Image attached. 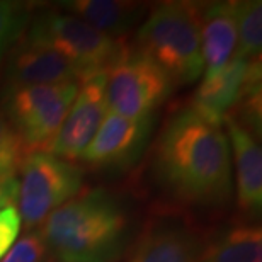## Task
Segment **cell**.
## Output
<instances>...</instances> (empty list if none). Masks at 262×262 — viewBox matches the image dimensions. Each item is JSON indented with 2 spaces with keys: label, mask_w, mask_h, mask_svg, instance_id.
<instances>
[{
  "label": "cell",
  "mask_w": 262,
  "mask_h": 262,
  "mask_svg": "<svg viewBox=\"0 0 262 262\" xmlns=\"http://www.w3.org/2000/svg\"><path fill=\"white\" fill-rule=\"evenodd\" d=\"M208 237L179 214H159L133 238L126 262H201Z\"/></svg>",
  "instance_id": "9c48e42d"
},
{
  "label": "cell",
  "mask_w": 262,
  "mask_h": 262,
  "mask_svg": "<svg viewBox=\"0 0 262 262\" xmlns=\"http://www.w3.org/2000/svg\"><path fill=\"white\" fill-rule=\"evenodd\" d=\"M17 211L24 227L39 230L55 209L75 198L83 187V170L50 151L26 154L19 167Z\"/></svg>",
  "instance_id": "5b68a950"
},
{
  "label": "cell",
  "mask_w": 262,
  "mask_h": 262,
  "mask_svg": "<svg viewBox=\"0 0 262 262\" xmlns=\"http://www.w3.org/2000/svg\"><path fill=\"white\" fill-rule=\"evenodd\" d=\"M61 7L113 39H124L148 10L145 4L118 0H70Z\"/></svg>",
  "instance_id": "9a60e30c"
},
{
  "label": "cell",
  "mask_w": 262,
  "mask_h": 262,
  "mask_svg": "<svg viewBox=\"0 0 262 262\" xmlns=\"http://www.w3.org/2000/svg\"><path fill=\"white\" fill-rule=\"evenodd\" d=\"M237 10V51L235 55L249 61L260 60L262 51V2H235Z\"/></svg>",
  "instance_id": "e0dca14e"
},
{
  "label": "cell",
  "mask_w": 262,
  "mask_h": 262,
  "mask_svg": "<svg viewBox=\"0 0 262 262\" xmlns=\"http://www.w3.org/2000/svg\"><path fill=\"white\" fill-rule=\"evenodd\" d=\"M255 61H249L235 55L222 72L201 82L192 96L189 107L206 123L222 128L225 116L235 107L242 96Z\"/></svg>",
  "instance_id": "4fadbf2b"
},
{
  "label": "cell",
  "mask_w": 262,
  "mask_h": 262,
  "mask_svg": "<svg viewBox=\"0 0 262 262\" xmlns=\"http://www.w3.org/2000/svg\"><path fill=\"white\" fill-rule=\"evenodd\" d=\"M109 111L106 92V73H99L80 82L78 92L61 123L58 133L46 146L60 159L75 162L96 136Z\"/></svg>",
  "instance_id": "30bf717a"
},
{
  "label": "cell",
  "mask_w": 262,
  "mask_h": 262,
  "mask_svg": "<svg viewBox=\"0 0 262 262\" xmlns=\"http://www.w3.org/2000/svg\"><path fill=\"white\" fill-rule=\"evenodd\" d=\"M223 124L228 129L230 143L233 150L235 186L237 204L242 214L250 222L260 216L262 211V150L259 140L249 133L232 116H225Z\"/></svg>",
  "instance_id": "7c38bea8"
},
{
  "label": "cell",
  "mask_w": 262,
  "mask_h": 262,
  "mask_svg": "<svg viewBox=\"0 0 262 262\" xmlns=\"http://www.w3.org/2000/svg\"><path fill=\"white\" fill-rule=\"evenodd\" d=\"M39 233L58 262H119L133 242V220L118 194L89 187L55 209Z\"/></svg>",
  "instance_id": "7a4b0ae2"
},
{
  "label": "cell",
  "mask_w": 262,
  "mask_h": 262,
  "mask_svg": "<svg viewBox=\"0 0 262 262\" xmlns=\"http://www.w3.org/2000/svg\"><path fill=\"white\" fill-rule=\"evenodd\" d=\"M155 121L157 116L133 119L107 111L96 136L78 160L101 172L119 174L129 170L145 154Z\"/></svg>",
  "instance_id": "ba28073f"
},
{
  "label": "cell",
  "mask_w": 262,
  "mask_h": 262,
  "mask_svg": "<svg viewBox=\"0 0 262 262\" xmlns=\"http://www.w3.org/2000/svg\"><path fill=\"white\" fill-rule=\"evenodd\" d=\"M201 51L203 80L227 67L237 51V10L235 2L201 4Z\"/></svg>",
  "instance_id": "5bb4252c"
},
{
  "label": "cell",
  "mask_w": 262,
  "mask_h": 262,
  "mask_svg": "<svg viewBox=\"0 0 262 262\" xmlns=\"http://www.w3.org/2000/svg\"><path fill=\"white\" fill-rule=\"evenodd\" d=\"M28 19V5L0 0V63L15 41L24 34L26 24L29 23Z\"/></svg>",
  "instance_id": "ac0fdd59"
},
{
  "label": "cell",
  "mask_w": 262,
  "mask_h": 262,
  "mask_svg": "<svg viewBox=\"0 0 262 262\" xmlns=\"http://www.w3.org/2000/svg\"><path fill=\"white\" fill-rule=\"evenodd\" d=\"M232 151L223 128L192 109L172 113L151 150V177L172 204L216 211L233 198Z\"/></svg>",
  "instance_id": "6da1fadb"
},
{
  "label": "cell",
  "mask_w": 262,
  "mask_h": 262,
  "mask_svg": "<svg viewBox=\"0 0 262 262\" xmlns=\"http://www.w3.org/2000/svg\"><path fill=\"white\" fill-rule=\"evenodd\" d=\"M26 39L53 50L77 72L80 82L106 70L121 53L124 39H113L67 12L46 10L31 20Z\"/></svg>",
  "instance_id": "277c9868"
},
{
  "label": "cell",
  "mask_w": 262,
  "mask_h": 262,
  "mask_svg": "<svg viewBox=\"0 0 262 262\" xmlns=\"http://www.w3.org/2000/svg\"><path fill=\"white\" fill-rule=\"evenodd\" d=\"M77 82L26 87L2 94V114L26 154L46 150L78 92Z\"/></svg>",
  "instance_id": "52a82bcc"
},
{
  "label": "cell",
  "mask_w": 262,
  "mask_h": 262,
  "mask_svg": "<svg viewBox=\"0 0 262 262\" xmlns=\"http://www.w3.org/2000/svg\"><path fill=\"white\" fill-rule=\"evenodd\" d=\"M176 83L154 60L124 43L121 53L106 70L109 111L124 118L157 116V109L174 92Z\"/></svg>",
  "instance_id": "8992f818"
},
{
  "label": "cell",
  "mask_w": 262,
  "mask_h": 262,
  "mask_svg": "<svg viewBox=\"0 0 262 262\" xmlns=\"http://www.w3.org/2000/svg\"><path fill=\"white\" fill-rule=\"evenodd\" d=\"M65 82L80 83V78L73 67L53 50L26 39L24 34L9 50L2 94Z\"/></svg>",
  "instance_id": "8fae6325"
},
{
  "label": "cell",
  "mask_w": 262,
  "mask_h": 262,
  "mask_svg": "<svg viewBox=\"0 0 262 262\" xmlns=\"http://www.w3.org/2000/svg\"><path fill=\"white\" fill-rule=\"evenodd\" d=\"M19 192V179L17 176L4 177L0 176V209L15 204Z\"/></svg>",
  "instance_id": "7402d4cb"
},
{
  "label": "cell",
  "mask_w": 262,
  "mask_h": 262,
  "mask_svg": "<svg viewBox=\"0 0 262 262\" xmlns=\"http://www.w3.org/2000/svg\"><path fill=\"white\" fill-rule=\"evenodd\" d=\"M201 4L162 2L136 31L135 48L151 58L176 85L194 83L203 75Z\"/></svg>",
  "instance_id": "3957f363"
},
{
  "label": "cell",
  "mask_w": 262,
  "mask_h": 262,
  "mask_svg": "<svg viewBox=\"0 0 262 262\" xmlns=\"http://www.w3.org/2000/svg\"><path fill=\"white\" fill-rule=\"evenodd\" d=\"M24 155L26 151L19 136L0 113V176H17Z\"/></svg>",
  "instance_id": "d6986e66"
},
{
  "label": "cell",
  "mask_w": 262,
  "mask_h": 262,
  "mask_svg": "<svg viewBox=\"0 0 262 262\" xmlns=\"http://www.w3.org/2000/svg\"><path fill=\"white\" fill-rule=\"evenodd\" d=\"M23 230V220L15 204L0 209V259H4L12 245L17 242Z\"/></svg>",
  "instance_id": "44dd1931"
},
{
  "label": "cell",
  "mask_w": 262,
  "mask_h": 262,
  "mask_svg": "<svg viewBox=\"0 0 262 262\" xmlns=\"http://www.w3.org/2000/svg\"><path fill=\"white\" fill-rule=\"evenodd\" d=\"M201 262H262V228L235 222L208 238Z\"/></svg>",
  "instance_id": "2e32d148"
},
{
  "label": "cell",
  "mask_w": 262,
  "mask_h": 262,
  "mask_svg": "<svg viewBox=\"0 0 262 262\" xmlns=\"http://www.w3.org/2000/svg\"><path fill=\"white\" fill-rule=\"evenodd\" d=\"M50 254L41 237L39 230L28 232L24 237L17 238L2 262H48Z\"/></svg>",
  "instance_id": "ffe728a7"
}]
</instances>
